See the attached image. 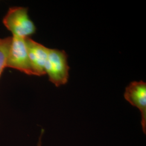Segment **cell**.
Instances as JSON below:
<instances>
[{"label":"cell","mask_w":146,"mask_h":146,"mask_svg":"<svg viewBox=\"0 0 146 146\" xmlns=\"http://www.w3.org/2000/svg\"><path fill=\"white\" fill-rule=\"evenodd\" d=\"M26 42L29 60L34 75L38 76L45 75V65L49 48L30 37L26 38Z\"/></svg>","instance_id":"obj_5"},{"label":"cell","mask_w":146,"mask_h":146,"mask_svg":"<svg viewBox=\"0 0 146 146\" xmlns=\"http://www.w3.org/2000/svg\"><path fill=\"white\" fill-rule=\"evenodd\" d=\"M124 97L130 104L140 110L141 115V126L146 134V84L140 81L131 82L126 88Z\"/></svg>","instance_id":"obj_4"},{"label":"cell","mask_w":146,"mask_h":146,"mask_svg":"<svg viewBox=\"0 0 146 146\" xmlns=\"http://www.w3.org/2000/svg\"><path fill=\"white\" fill-rule=\"evenodd\" d=\"M3 23L13 36L24 38L29 37L36 30L29 17L28 8L23 7H11L3 19Z\"/></svg>","instance_id":"obj_1"},{"label":"cell","mask_w":146,"mask_h":146,"mask_svg":"<svg viewBox=\"0 0 146 146\" xmlns=\"http://www.w3.org/2000/svg\"><path fill=\"white\" fill-rule=\"evenodd\" d=\"M43 134H44L43 131L41 132L40 135L38 137V140L37 143V146H42V137H43Z\"/></svg>","instance_id":"obj_7"},{"label":"cell","mask_w":146,"mask_h":146,"mask_svg":"<svg viewBox=\"0 0 146 146\" xmlns=\"http://www.w3.org/2000/svg\"><path fill=\"white\" fill-rule=\"evenodd\" d=\"M6 67L15 69L29 75H34L29 60L26 38L11 37Z\"/></svg>","instance_id":"obj_3"},{"label":"cell","mask_w":146,"mask_h":146,"mask_svg":"<svg viewBox=\"0 0 146 146\" xmlns=\"http://www.w3.org/2000/svg\"><path fill=\"white\" fill-rule=\"evenodd\" d=\"M69 70L67 55L65 52L49 48L45 72L48 74L49 81L56 87L67 84Z\"/></svg>","instance_id":"obj_2"},{"label":"cell","mask_w":146,"mask_h":146,"mask_svg":"<svg viewBox=\"0 0 146 146\" xmlns=\"http://www.w3.org/2000/svg\"><path fill=\"white\" fill-rule=\"evenodd\" d=\"M11 40V37L0 38V77L4 69L6 68L7 59Z\"/></svg>","instance_id":"obj_6"}]
</instances>
